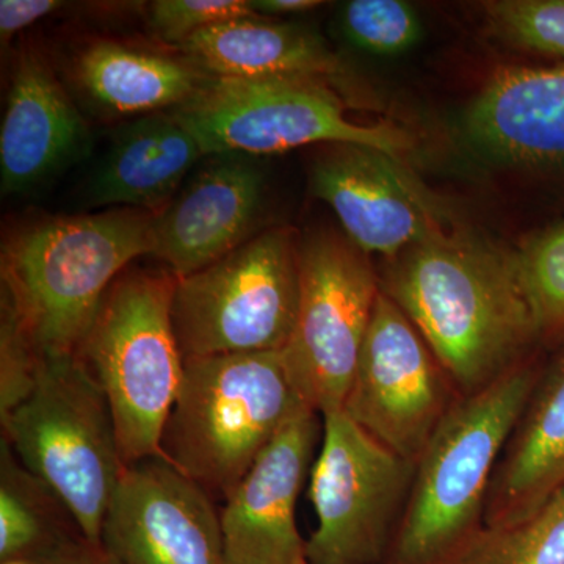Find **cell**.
I'll use <instances>...</instances> for the list:
<instances>
[{
  "instance_id": "1",
  "label": "cell",
  "mask_w": 564,
  "mask_h": 564,
  "mask_svg": "<svg viewBox=\"0 0 564 564\" xmlns=\"http://www.w3.org/2000/svg\"><path fill=\"white\" fill-rule=\"evenodd\" d=\"M466 395L510 372L540 334L518 254L447 231L393 259L386 291Z\"/></svg>"
},
{
  "instance_id": "2",
  "label": "cell",
  "mask_w": 564,
  "mask_h": 564,
  "mask_svg": "<svg viewBox=\"0 0 564 564\" xmlns=\"http://www.w3.org/2000/svg\"><path fill=\"white\" fill-rule=\"evenodd\" d=\"M154 212L117 207L54 218L17 234L2 258V296L43 358L76 355L126 267L151 256Z\"/></svg>"
},
{
  "instance_id": "3",
  "label": "cell",
  "mask_w": 564,
  "mask_h": 564,
  "mask_svg": "<svg viewBox=\"0 0 564 564\" xmlns=\"http://www.w3.org/2000/svg\"><path fill=\"white\" fill-rule=\"evenodd\" d=\"M534 386L533 370L516 366L452 404L415 463L393 564H448L484 529L497 462Z\"/></svg>"
},
{
  "instance_id": "4",
  "label": "cell",
  "mask_w": 564,
  "mask_h": 564,
  "mask_svg": "<svg viewBox=\"0 0 564 564\" xmlns=\"http://www.w3.org/2000/svg\"><path fill=\"white\" fill-rule=\"evenodd\" d=\"M303 406L281 351L184 358L162 458L226 500Z\"/></svg>"
},
{
  "instance_id": "5",
  "label": "cell",
  "mask_w": 564,
  "mask_h": 564,
  "mask_svg": "<svg viewBox=\"0 0 564 564\" xmlns=\"http://www.w3.org/2000/svg\"><path fill=\"white\" fill-rule=\"evenodd\" d=\"M22 466L57 496L80 533L101 543L122 463L106 393L77 355L41 362L31 393L0 415Z\"/></svg>"
},
{
  "instance_id": "6",
  "label": "cell",
  "mask_w": 564,
  "mask_h": 564,
  "mask_svg": "<svg viewBox=\"0 0 564 564\" xmlns=\"http://www.w3.org/2000/svg\"><path fill=\"white\" fill-rule=\"evenodd\" d=\"M172 273L122 274L104 296L76 355L106 393L124 466L161 456L182 377Z\"/></svg>"
},
{
  "instance_id": "7",
  "label": "cell",
  "mask_w": 564,
  "mask_h": 564,
  "mask_svg": "<svg viewBox=\"0 0 564 564\" xmlns=\"http://www.w3.org/2000/svg\"><path fill=\"white\" fill-rule=\"evenodd\" d=\"M300 302V245L289 228L248 242L177 278L172 317L184 358L281 351Z\"/></svg>"
},
{
  "instance_id": "8",
  "label": "cell",
  "mask_w": 564,
  "mask_h": 564,
  "mask_svg": "<svg viewBox=\"0 0 564 564\" xmlns=\"http://www.w3.org/2000/svg\"><path fill=\"white\" fill-rule=\"evenodd\" d=\"M214 154H276L306 144H359L399 158L411 141L391 124H358L328 82L313 77L221 79L207 76L172 110Z\"/></svg>"
},
{
  "instance_id": "9",
  "label": "cell",
  "mask_w": 564,
  "mask_h": 564,
  "mask_svg": "<svg viewBox=\"0 0 564 564\" xmlns=\"http://www.w3.org/2000/svg\"><path fill=\"white\" fill-rule=\"evenodd\" d=\"M381 288L367 254L336 232L300 245V302L281 350L293 388L306 406L343 411Z\"/></svg>"
},
{
  "instance_id": "10",
  "label": "cell",
  "mask_w": 564,
  "mask_h": 564,
  "mask_svg": "<svg viewBox=\"0 0 564 564\" xmlns=\"http://www.w3.org/2000/svg\"><path fill=\"white\" fill-rule=\"evenodd\" d=\"M414 470V463L378 443L344 411L323 415L310 491L317 529L306 541V563H377Z\"/></svg>"
},
{
  "instance_id": "11",
  "label": "cell",
  "mask_w": 564,
  "mask_h": 564,
  "mask_svg": "<svg viewBox=\"0 0 564 564\" xmlns=\"http://www.w3.org/2000/svg\"><path fill=\"white\" fill-rule=\"evenodd\" d=\"M440 367L421 333L381 289L343 411L415 464L452 406Z\"/></svg>"
},
{
  "instance_id": "12",
  "label": "cell",
  "mask_w": 564,
  "mask_h": 564,
  "mask_svg": "<svg viewBox=\"0 0 564 564\" xmlns=\"http://www.w3.org/2000/svg\"><path fill=\"white\" fill-rule=\"evenodd\" d=\"M311 187L367 256L395 259L451 229L443 207L402 159L373 148L328 144L311 169Z\"/></svg>"
},
{
  "instance_id": "13",
  "label": "cell",
  "mask_w": 564,
  "mask_h": 564,
  "mask_svg": "<svg viewBox=\"0 0 564 564\" xmlns=\"http://www.w3.org/2000/svg\"><path fill=\"white\" fill-rule=\"evenodd\" d=\"M101 543L118 564H226L209 492L161 456L124 467Z\"/></svg>"
},
{
  "instance_id": "14",
  "label": "cell",
  "mask_w": 564,
  "mask_h": 564,
  "mask_svg": "<svg viewBox=\"0 0 564 564\" xmlns=\"http://www.w3.org/2000/svg\"><path fill=\"white\" fill-rule=\"evenodd\" d=\"M317 433V413L303 406L225 500L220 521L226 564H307L295 513Z\"/></svg>"
},
{
  "instance_id": "15",
  "label": "cell",
  "mask_w": 564,
  "mask_h": 564,
  "mask_svg": "<svg viewBox=\"0 0 564 564\" xmlns=\"http://www.w3.org/2000/svg\"><path fill=\"white\" fill-rule=\"evenodd\" d=\"M212 158L154 212L151 256L176 278L198 272L256 236L265 188L261 166L251 155Z\"/></svg>"
},
{
  "instance_id": "16",
  "label": "cell",
  "mask_w": 564,
  "mask_h": 564,
  "mask_svg": "<svg viewBox=\"0 0 564 564\" xmlns=\"http://www.w3.org/2000/svg\"><path fill=\"white\" fill-rule=\"evenodd\" d=\"M90 131L35 51L18 58L0 128V188L28 195L87 154Z\"/></svg>"
},
{
  "instance_id": "17",
  "label": "cell",
  "mask_w": 564,
  "mask_h": 564,
  "mask_svg": "<svg viewBox=\"0 0 564 564\" xmlns=\"http://www.w3.org/2000/svg\"><path fill=\"white\" fill-rule=\"evenodd\" d=\"M464 131L494 161L564 165V65L494 74L467 109Z\"/></svg>"
},
{
  "instance_id": "18",
  "label": "cell",
  "mask_w": 564,
  "mask_h": 564,
  "mask_svg": "<svg viewBox=\"0 0 564 564\" xmlns=\"http://www.w3.org/2000/svg\"><path fill=\"white\" fill-rule=\"evenodd\" d=\"M203 144L172 110L126 122L90 182L91 204L158 212L172 202Z\"/></svg>"
},
{
  "instance_id": "19",
  "label": "cell",
  "mask_w": 564,
  "mask_h": 564,
  "mask_svg": "<svg viewBox=\"0 0 564 564\" xmlns=\"http://www.w3.org/2000/svg\"><path fill=\"white\" fill-rule=\"evenodd\" d=\"M177 50L193 68L221 79L326 80L340 70L336 55L313 29L259 14L196 32Z\"/></svg>"
},
{
  "instance_id": "20",
  "label": "cell",
  "mask_w": 564,
  "mask_h": 564,
  "mask_svg": "<svg viewBox=\"0 0 564 564\" xmlns=\"http://www.w3.org/2000/svg\"><path fill=\"white\" fill-rule=\"evenodd\" d=\"M564 489V358L536 383L508 441L486 502L485 527L513 524Z\"/></svg>"
},
{
  "instance_id": "21",
  "label": "cell",
  "mask_w": 564,
  "mask_h": 564,
  "mask_svg": "<svg viewBox=\"0 0 564 564\" xmlns=\"http://www.w3.org/2000/svg\"><path fill=\"white\" fill-rule=\"evenodd\" d=\"M76 79L88 101L104 113L144 117L184 106L207 76L184 58L95 41L77 58Z\"/></svg>"
},
{
  "instance_id": "22",
  "label": "cell",
  "mask_w": 564,
  "mask_h": 564,
  "mask_svg": "<svg viewBox=\"0 0 564 564\" xmlns=\"http://www.w3.org/2000/svg\"><path fill=\"white\" fill-rule=\"evenodd\" d=\"M54 492L14 462L2 441L0 563L25 562L74 530L76 522Z\"/></svg>"
},
{
  "instance_id": "23",
  "label": "cell",
  "mask_w": 564,
  "mask_h": 564,
  "mask_svg": "<svg viewBox=\"0 0 564 564\" xmlns=\"http://www.w3.org/2000/svg\"><path fill=\"white\" fill-rule=\"evenodd\" d=\"M448 564H564V489L521 521L484 525Z\"/></svg>"
},
{
  "instance_id": "24",
  "label": "cell",
  "mask_w": 564,
  "mask_h": 564,
  "mask_svg": "<svg viewBox=\"0 0 564 564\" xmlns=\"http://www.w3.org/2000/svg\"><path fill=\"white\" fill-rule=\"evenodd\" d=\"M339 24L348 43L375 55L403 54L422 39L421 18L402 0H351Z\"/></svg>"
},
{
  "instance_id": "25",
  "label": "cell",
  "mask_w": 564,
  "mask_h": 564,
  "mask_svg": "<svg viewBox=\"0 0 564 564\" xmlns=\"http://www.w3.org/2000/svg\"><path fill=\"white\" fill-rule=\"evenodd\" d=\"M518 256L540 332L564 333V221Z\"/></svg>"
},
{
  "instance_id": "26",
  "label": "cell",
  "mask_w": 564,
  "mask_h": 564,
  "mask_svg": "<svg viewBox=\"0 0 564 564\" xmlns=\"http://www.w3.org/2000/svg\"><path fill=\"white\" fill-rule=\"evenodd\" d=\"M486 13L503 39L564 58V0H499L486 3Z\"/></svg>"
},
{
  "instance_id": "27",
  "label": "cell",
  "mask_w": 564,
  "mask_h": 564,
  "mask_svg": "<svg viewBox=\"0 0 564 564\" xmlns=\"http://www.w3.org/2000/svg\"><path fill=\"white\" fill-rule=\"evenodd\" d=\"M43 359L22 328L13 307L2 296L0 415L9 413L31 393Z\"/></svg>"
},
{
  "instance_id": "28",
  "label": "cell",
  "mask_w": 564,
  "mask_h": 564,
  "mask_svg": "<svg viewBox=\"0 0 564 564\" xmlns=\"http://www.w3.org/2000/svg\"><path fill=\"white\" fill-rule=\"evenodd\" d=\"M254 14L248 0H158L151 3L150 25L159 39L177 47L204 29Z\"/></svg>"
},
{
  "instance_id": "29",
  "label": "cell",
  "mask_w": 564,
  "mask_h": 564,
  "mask_svg": "<svg viewBox=\"0 0 564 564\" xmlns=\"http://www.w3.org/2000/svg\"><path fill=\"white\" fill-rule=\"evenodd\" d=\"M29 564H118L102 543L88 540L80 530H74L55 543L47 545L32 558Z\"/></svg>"
},
{
  "instance_id": "30",
  "label": "cell",
  "mask_w": 564,
  "mask_h": 564,
  "mask_svg": "<svg viewBox=\"0 0 564 564\" xmlns=\"http://www.w3.org/2000/svg\"><path fill=\"white\" fill-rule=\"evenodd\" d=\"M57 0H2L0 2V40L2 46H9L10 40L29 28L33 22L61 9Z\"/></svg>"
},
{
  "instance_id": "31",
  "label": "cell",
  "mask_w": 564,
  "mask_h": 564,
  "mask_svg": "<svg viewBox=\"0 0 564 564\" xmlns=\"http://www.w3.org/2000/svg\"><path fill=\"white\" fill-rule=\"evenodd\" d=\"M251 9L259 17H291V14L306 13L318 9V0H252Z\"/></svg>"
}]
</instances>
